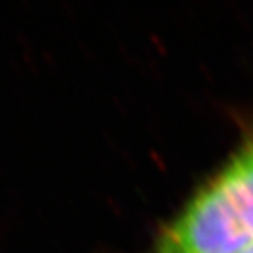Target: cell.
<instances>
[{"mask_svg":"<svg viewBox=\"0 0 253 253\" xmlns=\"http://www.w3.org/2000/svg\"><path fill=\"white\" fill-rule=\"evenodd\" d=\"M213 182L253 233V137Z\"/></svg>","mask_w":253,"mask_h":253,"instance_id":"2","label":"cell"},{"mask_svg":"<svg viewBox=\"0 0 253 253\" xmlns=\"http://www.w3.org/2000/svg\"><path fill=\"white\" fill-rule=\"evenodd\" d=\"M154 253H188L185 252L180 246H177L167 233L162 235L160 241L157 243V247H156V252Z\"/></svg>","mask_w":253,"mask_h":253,"instance_id":"3","label":"cell"},{"mask_svg":"<svg viewBox=\"0 0 253 253\" xmlns=\"http://www.w3.org/2000/svg\"><path fill=\"white\" fill-rule=\"evenodd\" d=\"M240 253H253V241H252L243 252H240Z\"/></svg>","mask_w":253,"mask_h":253,"instance_id":"4","label":"cell"},{"mask_svg":"<svg viewBox=\"0 0 253 253\" xmlns=\"http://www.w3.org/2000/svg\"><path fill=\"white\" fill-rule=\"evenodd\" d=\"M167 235L188 253H240L253 241V233L215 182L192 198Z\"/></svg>","mask_w":253,"mask_h":253,"instance_id":"1","label":"cell"}]
</instances>
